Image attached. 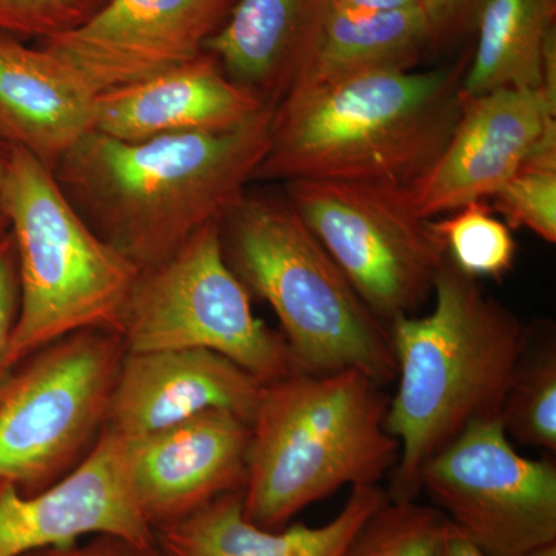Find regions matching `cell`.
I'll use <instances>...</instances> for the list:
<instances>
[{
  "label": "cell",
  "mask_w": 556,
  "mask_h": 556,
  "mask_svg": "<svg viewBox=\"0 0 556 556\" xmlns=\"http://www.w3.org/2000/svg\"><path fill=\"white\" fill-rule=\"evenodd\" d=\"M484 3L485 0H426L422 7L430 25L431 49L447 46L471 30Z\"/></svg>",
  "instance_id": "83f0119b"
},
{
  "label": "cell",
  "mask_w": 556,
  "mask_h": 556,
  "mask_svg": "<svg viewBox=\"0 0 556 556\" xmlns=\"http://www.w3.org/2000/svg\"><path fill=\"white\" fill-rule=\"evenodd\" d=\"M97 94L42 46L0 33V142L53 172L93 130Z\"/></svg>",
  "instance_id": "ac0fdd59"
},
{
  "label": "cell",
  "mask_w": 556,
  "mask_h": 556,
  "mask_svg": "<svg viewBox=\"0 0 556 556\" xmlns=\"http://www.w3.org/2000/svg\"><path fill=\"white\" fill-rule=\"evenodd\" d=\"M332 0H236L204 51L274 109L316 64Z\"/></svg>",
  "instance_id": "e0dca14e"
},
{
  "label": "cell",
  "mask_w": 556,
  "mask_h": 556,
  "mask_svg": "<svg viewBox=\"0 0 556 556\" xmlns=\"http://www.w3.org/2000/svg\"><path fill=\"white\" fill-rule=\"evenodd\" d=\"M118 334L76 331L14 364L0 386V479L35 495L97 445L121 361Z\"/></svg>",
  "instance_id": "52a82bcc"
},
{
  "label": "cell",
  "mask_w": 556,
  "mask_h": 556,
  "mask_svg": "<svg viewBox=\"0 0 556 556\" xmlns=\"http://www.w3.org/2000/svg\"><path fill=\"white\" fill-rule=\"evenodd\" d=\"M108 0H0V33L46 40L75 30Z\"/></svg>",
  "instance_id": "484cf974"
},
{
  "label": "cell",
  "mask_w": 556,
  "mask_h": 556,
  "mask_svg": "<svg viewBox=\"0 0 556 556\" xmlns=\"http://www.w3.org/2000/svg\"><path fill=\"white\" fill-rule=\"evenodd\" d=\"M251 299L223 254L219 222L208 223L172 257L139 270L119 338L126 351L203 348L274 382L294 365L283 336L255 316Z\"/></svg>",
  "instance_id": "ba28073f"
},
{
  "label": "cell",
  "mask_w": 556,
  "mask_h": 556,
  "mask_svg": "<svg viewBox=\"0 0 556 556\" xmlns=\"http://www.w3.org/2000/svg\"><path fill=\"white\" fill-rule=\"evenodd\" d=\"M283 193L388 329L431 302L447 249L407 186L294 179Z\"/></svg>",
  "instance_id": "9c48e42d"
},
{
  "label": "cell",
  "mask_w": 556,
  "mask_h": 556,
  "mask_svg": "<svg viewBox=\"0 0 556 556\" xmlns=\"http://www.w3.org/2000/svg\"><path fill=\"white\" fill-rule=\"evenodd\" d=\"M24 556H166L156 541L135 543L124 538L97 535L64 547L43 548Z\"/></svg>",
  "instance_id": "f1b7e54d"
},
{
  "label": "cell",
  "mask_w": 556,
  "mask_h": 556,
  "mask_svg": "<svg viewBox=\"0 0 556 556\" xmlns=\"http://www.w3.org/2000/svg\"><path fill=\"white\" fill-rule=\"evenodd\" d=\"M223 254L249 294L280 321L295 371L356 369L396 382L390 329L281 193L247 190L219 219Z\"/></svg>",
  "instance_id": "5b68a950"
},
{
  "label": "cell",
  "mask_w": 556,
  "mask_h": 556,
  "mask_svg": "<svg viewBox=\"0 0 556 556\" xmlns=\"http://www.w3.org/2000/svg\"><path fill=\"white\" fill-rule=\"evenodd\" d=\"M555 115L556 102L543 89L464 97L447 144L407 186L417 214L433 219L473 201L492 199L556 127Z\"/></svg>",
  "instance_id": "7c38bea8"
},
{
  "label": "cell",
  "mask_w": 556,
  "mask_h": 556,
  "mask_svg": "<svg viewBox=\"0 0 556 556\" xmlns=\"http://www.w3.org/2000/svg\"><path fill=\"white\" fill-rule=\"evenodd\" d=\"M388 405L383 387L356 369L265 383L251 422L244 518L283 529L342 486L379 485L401 453Z\"/></svg>",
  "instance_id": "277c9868"
},
{
  "label": "cell",
  "mask_w": 556,
  "mask_h": 556,
  "mask_svg": "<svg viewBox=\"0 0 556 556\" xmlns=\"http://www.w3.org/2000/svg\"><path fill=\"white\" fill-rule=\"evenodd\" d=\"M468 60L428 72L380 68L302 80L273 110L268 150L252 182L412 185L455 130Z\"/></svg>",
  "instance_id": "7a4b0ae2"
},
{
  "label": "cell",
  "mask_w": 556,
  "mask_h": 556,
  "mask_svg": "<svg viewBox=\"0 0 556 556\" xmlns=\"http://www.w3.org/2000/svg\"><path fill=\"white\" fill-rule=\"evenodd\" d=\"M21 289L13 237L0 239V386L13 368L10 346L20 317Z\"/></svg>",
  "instance_id": "4316f807"
},
{
  "label": "cell",
  "mask_w": 556,
  "mask_h": 556,
  "mask_svg": "<svg viewBox=\"0 0 556 556\" xmlns=\"http://www.w3.org/2000/svg\"><path fill=\"white\" fill-rule=\"evenodd\" d=\"M527 556H556V543L536 548V551L530 552Z\"/></svg>",
  "instance_id": "d6a6232c"
},
{
  "label": "cell",
  "mask_w": 556,
  "mask_h": 556,
  "mask_svg": "<svg viewBox=\"0 0 556 556\" xmlns=\"http://www.w3.org/2000/svg\"><path fill=\"white\" fill-rule=\"evenodd\" d=\"M119 438L131 495L152 530L247 484L251 426L225 409Z\"/></svg>",
  "instance_id": "4fadbf2b"
},
{
  "label": "cell",
  "mask_w": 556,
  "mask_h": 556,
  "mask_svg": "<svg viewBox=\"0 0 556 556\" xmlns=\"http://www.w3.org/2000/svg\"><path fill=\"white\" fill-rule=\"evenodd\" d=\"M419 489L490 556L556 543V466L511 445L500 416L473 420L431 456Z\"/></svg>",
  "instance_id": "30bf717a"
},
{
  "label": "cell",
  "mask_w": 556,
  "mask_h": 556,
  "mask_svg": "<svg viewBox=\"0 0 556 556\" xmlns=\"http://www.w3.org/2000/svg\"><path fill=\"white\" fill-rule=\"evenodd\" d=\"M431 226L444 241L448 258L467 276L500 280L514 268L517 241L485 200L450 212L447 218L431 219Z\"/></svg>",
  "instance_id": "603a6c76"
},
{
  "label": "cell",
  "mask_w": 556,
  "mask_h": 556,
  "mask_svg": "<svg viewBox=\"0 0 556 556\" xmlns=\"http://www.w3.org/2000/svg\"><path fill=\"white\" fill-rule=\"evenodd\" d=\"M437 556H490L485 551L457 529L455 525L447 521L441 544H439Z\"/></svg>",
  "instance_id": "f546056e"
},
{
  "label": "cell",
  "mask_w": 556,
  "mask_h": 556,
  "mask_svg": "<svg viewBox=\"0 0 556 556\" xmlns=\"http://www.w3.org/2000/svg\"><path fill=\"white\" fill-rule=\"evenodd\" d=\"M388 500L380 485L354 486L338 517L324 526L268 530L243 515V490L226 493L153 530L166 556H342L364 522Z\"/></svg>",
  "instance_id": "d6986e66"
},
{
  "label": "cell",
  "mask_w": 556,
  "mask_h": 556,
  "mask_svg": "<svg viewBox=\"0 0 556 556\" xmlns=\"http://www.w3.org/2000/svg\"><path fill=\"white\" fill-rule=\"evenodd\" d=\"M263 388L236 362L203 348L126 351L105 427L119 437H142L207 409H225L251 426Z\"/></svg>",
  "instance_id": "9a60e30c"
},
{
  "label": "cell",
  "mask_w": 556,
  "mask_h": 556,
  "mask_svg": "<svg viewBox=\"0 0 556 556\" xmlns=\"http://www.w3.org/2000/svg\"><path fill=\"white\" fill-rule=\"evenodd\" d=\"M236 0H108L75 30L40 40L94 94L195 60Z\"/></svg>",
  "instance_id": "8fae6325"
},
{
  "label": "cell",
  "mask_w": 556,
  "mask_h": 556,
  "mask_svg": "<svg viewBox=\"0 0 556 556\" xmlns=\"http://www.w3.org/2000/svg\"><path fill=\"white\" fill-rule=\"evenodd\" d=\"M97 535L155 541L131 495L121 438L108 427L84 463L42 492L24 495L0 479V556H24Z\"/></svg>",
  "instance_id": "5bb4252c"
},
{
  "label": "cell",
  "mask_w": 556,
  "mask_h": 556,
  "mask_svg": "<svg viewBox=\"0 0 556 556\" xmlns=\"http://www.w3.org/2000/svg\"><path fill=\"white\" fill-rule=\"evenodd\" d=\"M426 0H332V5L351 11H396L422 7Z\"/></svg>",
  "instance_id": "4dcf8cb0"
},
{
  "label": "cell",
  "mask_w": 556,
  "mask_h": 556,
  "mask_svg": "<svg viewBox=\"0 0 556 556\" xmlns=\"http://www.w3.org/2000/svg\"><path fill=\"white\" fill-rule=\"evenodd\" d=\"M10 232L9 219H7L5 214H3L2 206H0V239L7 233Z\"/></svg>",
  "instance_id": "836d02e7"
},
{
  "label": "cell",
  "mask_w": 556,
  "mask_h": 556,
  "mask_svg": "<svg viewBox=\"0 0 556 556\" xmlns=\"http://www.w3.org/2000/svg\"><path fill=\"white\" fill-rule=\"evenodd\" d=\"M427 49H431V36L424 7L351 11L332 5L316 64L303 80L367 70L413 68Z\"/></svg>",
  "instance_id": "44dd1931"
},
{
  "label": "cell",
  "mask_w": 556,
  "mask_h": 556,
  "mask_svg": "<svg viewBox=\"0 0 556 556\" xmlns=\"http://www.w3.org/2000/svg\"><path fill=\"white\" fill-rule=\"evenodd\" d=\"M500 417L508 438L555 455L556 340L551 328L529 327Z\"/></svg>",
  "instance_id": "7402d4cb"
},
{
  "label": "cell",
  "mask_w": 556,
  "mask_h": 556,
  "mask_svg": "<svg viewBox=\"0 0 556 556\" xmlns=\"http://www.w3.org/2000/svg\"><path fill=\"white\" fill-rule=\"evenodd\" d=\"M266 108L203 51L169 72L97 94L93 130L126 142L189 131H226L243 126Z\"/></svg>",
  "instance_id": "2e32d148"
},
{
  "label": "cell",
  "mask_w": 556,
  "mask_h": 556,
  "mask_svg": "<svg viewBox=\"0 0 556 556\" xmlns=\"http://www.w3.org/2000/svg\"><path fill=\"white\" fill-rule=\"evenodd\" d=\"M10 148H7L3 142H0V182H2L3 175H5L7 164H9Z\"/></svg>",
  "instance_id": "1f68e13d"
},
{
  "label": "cell",
  "mask_w": 556,
  "mask_h": 556,
  "mask_svg": "<svg viewBox=\"0 0 556 556\" xmlns=\"http://www.w3.org/2000/svg\"><path fill=\"white\" fill-rule=\"evenodd\" d=\"M0 206L16 248L21 305L10 364L76 331L119 336L139 269L89 228L53 172L10 149Z\"/></svg>",
  "instance_id": "8992f818"
},
{
  "label": "cell",
  "mask_w": 556,
  "mask_h": 556,
  "mask_svg": "<svg viewBox=\"0 0 556 556\" xmlns=\"http://www.w3.org/2000/svg\"><path fill=\"white\" fill-rule=\"evenodd\" d=\"M427 314L390 327L396 393L386 426L401 453L388 497L419 495L422 467L473 422L500 416L529 327L445 258Z\"/></svg>",
  "instance_id": "3957f363"
},
{
  "label": "cell",
  "mask_w": 556,
  "mask_h": 556,
  "mask_svg": "<svg viewBox=\"0 0 556 556\" xmlns=\"http://www.w3.org/2000/svg\"><path fill=\"white\" fill-rule=\"evenodd\" d=\"M447 521L437 507L388 497L342 556H437Z\"/></svg>",
  "instance_id": "cb8c5ba5"
},
{
  "label": "cell",
  "mask_w": 556,
  "mask_h": 556,
  "mask_svg": "<svg viewBox=\"0 0 556 556\" xmlns=\"http://www.w3.org/2000/svg\"><path fill=\"white\" fill-rule=\"evenodd\" d=\"M556 0H485L477 46L463 78V94L501 89H543L547 40L555 33Z\"/></svg>",
  "instance_id": "ffe728a7"
},
{
  "label": "cell",
  "mask_w": 556,
  "mask_h": 556,
  "mask_svg": "<svg viewBox=\"0 0 556 556\" xmlns=\"http://www.w3.org/2000/svg\"><path fill=\"white\" fill-rule=\"evenodd\" d=\"M492 200L508 228H527L547 243H556V127Z\"/></svg>",
  "instance_id": "d4e9b609"
},
{
  "label": "cell",
  "mask_w": 556,
  "mask_h": 556,
  "mask_svg": "<svg viewBox=\"0 0 556 556\" xmlns=\"http://www.w3.org/2000/svg\"><path fill=\"white\" fill-rule=\"evenodd\" d=\"M273 110L232 130L138 142L91 130L53 177L100 239L139 270L152 268L244 195L268 150Z\"/></svg>",
  "instance_id": "6da1fadb"
}]
</instances>
